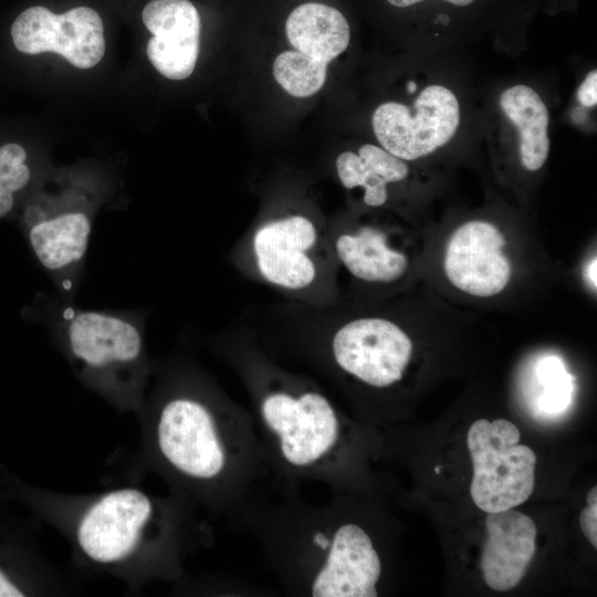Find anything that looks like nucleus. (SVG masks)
Returning <instances> with one entry per match:
<instances>
[{"mask_svg":"<svg viewBox=\"0 0 597 597\" xmlns=\"http://www.w3.org/2000/svg\"><path fill=\"white\" fill-rule=\"evenodd\" d=\"M31 311L87 389L118 412L140 410L155 364L146 346L143 314L85 310L43 295L34 300Z\"/></svg>","mask_w":597,"mask_h":597,"instance_id":"39448f33","label":"nucleus"},{"mask_svg":"<svg viewBox=\"0 0 597 597\" xmlns=\"http://www.w3.org/2000/svg\"><path fill=\"white\" fill-rule=\"evenodd\" d=\"M542 376L544 378V394L541 408L549 413H557L565 409L569 399V388L566 375L556 359H546L543 363Z\"/></svg>","mask_w":597,"mask_h":597,"instance_id":"aec40b11","label":"nucleus"},{"mask_svg":"<svg viewBox=\"0 0 597 597\" xmlns=\"http://www.w3.org/2000/svg\"><path fill=\"white\" fill-rule=\"evenodd\" d=\"M230 259L239 272L284 300L310 306L341 301L329 227L317 216L300 210L263 216L240 237Z\"/></svg>","mask_w":597,"mask_h":597,"instance_id":"423d86ee","label":"nucleus"},{"mask_svg":"<svg viewBox=\"0 0 597 597\" xmlns=\"http://www.w3.org/2000/svg\"><path fill=\"white\" fill-rule=\"evenodd\" d=\"M133 475L153 473L210 522L270 476L250 409L193 359L155 362L140 410Z\"/></svg>","mask_w":597,"mask_h":597,"instance_id":"f257e3e1","label":"nucleus"},{"mask_svg":"<svg viewBox=\"0 0 597 597\" xmlns=\"http://www.w3.org/2000/svg\"><path fill=\"white\" fill-rule=\"evenodd\" d=\"M207 347L243 385L271 476L313 481L342 493L355 472L349 425L313 376L274 358L248 324L213 336Z\"/></svg>","mask_w":597,"mask_h":597,"instance_id":"20e7f679","label":"nucleus"},{"mask_svg":"<svg viewBox=\"0 0 597 597\" xmlns=\"http://www.w3.org/2000/svg\"><path fill=\"white\" fill-rule=\"evenodd\" d=\"M579 524L589 543L597 547V504H588L580 513Z\"/></svg>","mask_w":597,"mask_h":597,"instance_id":"4be33fe9","label":"nucleus"},{"mask_svg":"<svg viewBox=\"0 0 597 597\" xmlns=\"http://www.w3.org/2000/svg\"><path fill=\"white\" fill-rule=\"evenodd\" d=\"M596 256L593 259L588 266V280L590 284L596 289Z\"/></svg>","mask_w":597,"mask_h":597,"instance_id":"b1692460","label":"nucleus"},{"mask_svg":"<svg viewBox=\"0 0 597 597\" xmlns=\"http://www.w3.org/2000/svg\"><path fill=\"white\" fill-rule=\"evenodd\" d=\"M151 32L146 48L153 66L165 77H189L199 54L200 17L189 0H151L142 13Z\"/></svg>","mask_w":597,"mask_h":597,"instance_id":"9b49d317","label":"nucleus"},{"mask_svg":"<svg viewBox=\"0 0 597 597\" xmlns=\"http://www.w3.org/2000/svg\"><path fill=\"white\" fill-rule=\"evenodd\" d=\"M8 492L65 538L78 568L130 590L181 582L186 559L213 542L210 521L171 493L128 484L81 494L12 479Z\"/></svg>","mask_w":597,"mask_h":597,"instance_id":"f03ea898","label":"nucleus"},{"mask_svg":"<svg viewBox=\"0 0 597 597\" xmlns=\"http://www.w3.org/2000/svg\"><path fill=\"white\" fill-rule=\"evenodd\" d=\"M297 485L270 475L226 521L253 538L289 595L378 596L384 563L371 532L354 516L342 493L314 504Z\"/></svg>","mask_w":597,"mask_h":597,"instance_id":"7ed1b4c3","label":"nucleus"},{"mask_svg":"<svg viewBox=\"0 0 597 597\" xmlns=\"http://www.w3.org/2000/svg\"><path fill=\"white\" fill-rule=\"evenodd\" d=\"M329 235L339 266L357 281L388 285L405 277L409 260L390 234L374 224L332 223Z\"/></svg>","mask_w":597,"mask_h":597,"instance_id":"ddd939ff","label":"nucleus"},{"mask_svg":"<svg viewBox=\"0 0 597 597\" xmlns=\"http://www.w3.org/2000/svg\"><path fill=\"white\" fill-rule=\"evenodd\" d=\"M335 167L343 187L363 188V201L370 208L385 206L389 199L388 187L409 175L407 161L371 144L360 146L357 153H342Z\"/></svg>","mask_w":597,"mask_h":597,"instance_id":"dca6fc26","label":"nucleus"},{"mask_svg":"<svg viewBox=\"0 0 597 597\" xmlns=\"http://www.w3.org/2000/svg\"><path fill=\"white\" fill-rule=\"evenodd\" d=\"M275 81L292 96L308 97L326 81L327 64L298 51L280 53L272 66Z\"/></svg>","mask_w":597,"mask_h":597,"instance_id":"a211bd4d","label":"nucleus"},{"mask_svg":"<svg viewBox=\"0 0 597 597\" xmlns=\"http://www.w3.org/2000/svg\"><path fill=\"white\" fill-rule=\"evenodd\" d=\"M33 170L27 148L14 140L0 144V219L10 216L32 185Z\"/></svg>","mask_w":597,"mask_h":597,"instance_id":"6ab92c4d","label":"nucleus"},{"mask_svg":"<svg viewBox=\"0 0 597 597\" xmlns=\"http://www.w3.org/2000/svg\"><path fill=\"white\" fill-rule=\"evenodd\" d=\"M459 124V101L450 88L439 84L426 86L411 107L397 102L383 103L371 118L380 146L405 161L443 147Z\"/></svg>","mask_w":597,"mask_h":597,"instance_id":"6e6552de","label":"nucleus"},{"mask_svg":"<svg viewBox=\"0 0 597 597\" xmlns=\"http://www.w3.org/2000/svg\"><path fill=\"white\" fill-rule=\"evenodd\" d=\"M577 100L585 107H593L597 104V71H590L577 91Z\"/></svg>","mask_w":597,"mask_h":597,"instance_id":"412c9836","label":"nucleus"},{"mask_svg":"<svg viewBox=\"0 0 597 597\" xmlns=\"http://www.w3.org/2000/svg\"><path fill=\"white\" fill-rule=\"evenodd\" d=\"M0 536V597L60 596L72 590L66 577L30 542Z\"/></svg>","mask_w":597,"mask_h":597,"instance_id":"4468645a","label":"nucleus"},{"mask_svg":"<svg viewBox=\"0 0 597 597\" xmlns=\"http://www.w3.org/2000/svg\"><path fill=\"white\" fill-rule=\"evenodd\" d=\"M500 106L519 135V156L528 171L540 170L549 154L548 109L536 91L525 84L506 88Z\"/></svg>","mask_w":597,"mask_h":597,"instance_id":"f3484780","label":"nucleus"},{"mask_svg":"<svg viewBox=\"0 0 597 597\" xmlns=\"http://www.w3.org/2000/svg\"><path fill=\"white\" fill-rule=\"evenodd\" d=\"M10 38L22 54L54 52L80 69L95 66L105 53L103 21L88 7H76L62 14L42 6L30 7L12 22Z\"/></svg>","mask_w":597,"mask_h":597,"instance_id":"1a4fd4ad","label":"nucleus"},{"mask_svg":"<svg viewBox=\"0 0 597 597\" xmlns=\"http://www.w3.org/2000/svg\"><path fill=\"white\" fill-rule=\"evenodd\" d=\"M486 541L481 555L485 584L506 591L520 584L534 556L537 530L534 521L513 509L485 517Z\"/></svg>","mask_w":597,"mask_h":597,"instance_id":"f8f14e48","label":"nucleus"},{"mask_svg":"<svg viewBox=\"0 0 597 597\" xmlns=\"http://www.w3.org/2000/svg\"><path fill=\"white\" fill-rule=\"evenodd\" d=\"M520 439L519 428L506 419H479L468 430L473 464L470 494L485 513L519 506L533 493L536 455Z\"/></svg>","mask_w":597,"mask_h":597,"instance_id":"0eeeda50","label":"nucleus"},{"mask_svg":"<svg viewBox=\"0 0 597 597\" xmlns=\"http://www.w3.org/2000/svg\"><path fill=\"white\" fill-rule=\"evenodd\" d=\"M422 1H427V0H387L389 4L394 7H398V8L411 7ZM443 1H447L458 7H465V6L471 4L474 0H443Z\"/></svg>","mask_w":597,"mask_h":597,"instance_id":"5701e85b","label":"nucleus"},{"mask_svg":"<svg viewBox=\"0 0 597 597\" xmlns=\"http://www.w3.org/2000/svg\"><path fill=\"white\" fill-rule=\"evenodd\" d=\"M500 229L484 220L462 223L451 234L443 260L444 273L458 290L475 297H491L507 286L512 265Z\"/></svg>","mask_w":597,"mask_h":597,"instance_id":"9d476101","label":"nucleus"},{"mask_svg":"<svg viewBox=\"0 0 597 597\" xmlns=\"http://www.w3.org/2000/svg\"><path fill=\"white\" fill-rule=\"evenodd\" d=\"M285 32L296 51L326 64L342 54L350 40L343 13L317 2L296 7L287 17Z\"/></svg>","mask_w":597,"mask_h":597,"instance_id":"2eb2a0df","label":"nucleus"}]
</instances>
